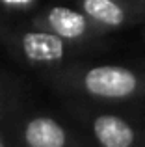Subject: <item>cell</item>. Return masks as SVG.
I'll use <instances>...</instances> for the list:
<instances>
[{"instance_id":"1","label":"cell","mask_w":145,"mask_h":147,"mask_svg":"<svg viewBox=\"0 0 145 147\" xmlns=\"http://www.w3.org/2000/svg\"><path fill=\"white\" fill-rule=\"evenodd\" d=\"M52 80L60 90L102 102H125L145 97V73L127 65H72L56 71Z\"/></svg>"},{"instance_id":"2","label":"cell","mask_w":145,"mask_h":147,"mask_svg":"<svg viewBox=\"0 0 145 147\" xmlns=\"http://www.w3.org/2000/svg\"><path fill=\"white\" fill-rule=\"evenodd\" d=\"M11 47L22 61L39 69H58L72 56L76 45L41 28H30L15 34Z\"/></svg>"},{"instance_id":"3","label":"cell","mask_w":145,"mask_h":147,"mask_svg":"<svg viewBox=\"0 0 145 147\" xmlns=\"http://www.w3.org/2000/svg\"><path fill=\"white\" fill-rule=\"evenodd\" d=\"M32 26L56 34L76 47L99 39L106 34L76 6H48L34 15Z\"/></svg>"},{"instance_id":"4","label":"cell","mask_w":145,"mask_h":147,"mask_svg":"<svg viewBox=\"0 0 145 147\" xmlns=\"http://www.w3.org/2000/svg\"><path fill=\"white\" fill-rule=\"evenodd\" d=\"M106 34L125 30L145 19V0H72Z\"/></svg>"},{"instance_id":"5","label":"cell","mask_w":145,"mask_h":147,"mask_svg":"<svg viewBox=\"0 0 145 147\" xmlns=\"http://www.w3.org/2000/svg\"><path fill=\"white\" fill-rule=\"evenodd\" d=\"M21 147H72L71 130L52 115H32L19 129Z\"/></svg>"},{"instance_id":"6","label":"cell","mask_w":145,"mask_h":147,"mask_svg":"<svg viewBox=\"0 0 145 147\" xmlns=\"http://www.w3.org/2000/svg\"><path fill=\"white\" fill-rule=\"evenodd\" d=\"M89 132L99 147H134L138 142V130L134 123L119 114L91 115Z\"/></svg>"},{"instance_id":"7","label":"cell","mask_w":145,"mask_h":147,"mask_svg":"<svg viewBox=\"0 0 145 147\" xmlns=\"http://www.w3.org/2000/svg\"><path fill=\"white\" fill-rule=\"evenodd\" d=\"M39 0H0V6L9 11H30Z\"/></svg>"},{"instance_id":"8","label":"cell","mask_w":145,"mask_h":147,"mask_svg":"<svg viewBox=\"0 0 145 147\" xmlns=\"http://www.w3.org/2000/svg\"><path fill=\"white\" fill-rule=\"evenodd\" d=\"M9 88L6 86V82H4L2 75H0V119L4 117V114H6V108H7V102H9Z\"/></svg>"},{"instance_id":"9","label":"cell","mask_w":145,"mask_h":147,"mask_svg":"<svg viewBox=\"0 0 145 147\" xmlns=\"http://www.w3.org/2000/svg\"><path fill=\"white\" fill-rule=\"evenodd\" d=\"M0 147H7V144H6V140H4L2 134H0Z\"/></svg>"}]
</instances>
